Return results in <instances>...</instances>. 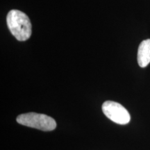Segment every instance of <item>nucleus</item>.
<instances>
[{"instance_id":"20e7f679","label":"nucleus","mask_w":150,"mask_h":150,"mask_svg":"<svg viewBox=\"0 0 150 150\" xmlns=\"http://www.w3.org/2000/svg\"><path fill=\"white\" fill-rule=\"evenodd\" d=\"M138 63L140 67H147L150 63V39L143 40L138 50Z\"/></svg>"},{"instance_id":"f03ea898","label":"nucleus","mask_w":150,"mask_h":150,"mask_svg":"<svg viewBox=\"0 0 150 150\" xmlns=\"http://www.w3.org/2000/svg\"><path fill=\"white\" fill-rule=\"evenodd\" d=\"M16 120L20 125L44 131L54 130L56 127L55 120L50 116L36 112H28L18 115Z\"/></svg>"},{"instance_id":"7ed1b4c3","label":"nucleus","mask_w":150,"mask_h":150,"mask_svg":"<svg viewBox=\"0 0 150 150\" xmlns=\"http://www.w3.org/2000/svg\"><path fill=\"white\" fill-rule=\"evenodd\" d=\"M102 110L104 115L113 122L124 125L130 122L131 116L128 110L119 103L106 101L102 104Z\"/></svg>"},{"instance_id":"f257e3e1","label":"nucleus","mask_w":150,"mask_h":150,"mask_svg":"<svg viewBox=\"0 0 150 150\" xmlns=\"http://www.w3.org/2000/svg\"><path fill=\"white\" fill-rule=\"evenodd\" d=\"M11 33L19 41H25L31 35V23L29 17L19 10H11L6 17Z\"/></svg>"}]
</instances>
